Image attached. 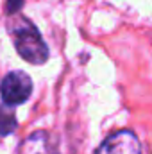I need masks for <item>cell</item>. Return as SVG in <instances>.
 <instances>
[{
  "label": "cell",
  "mask_w": 152,
  "mask_h": 154,
  "mask_svg": "<svg viewBox=\"0 0 152 154\" xmlns=\"http://www.w3.org/2000/svg\"><path fill=\"white\" fill-rule=\"evenodd\" d=\"M7 31L16 47V52L31 65H43L48 59V48L36 25L22 16H13Z\"/></svg>",
  "instance_id": "1"
},
{
  "label": "cell",
  "mask_w": 152,
  "mask_h": 154,
  "mask_svg": "<svg viewBox=\"0 0 152 154\" xmlns=\"http://www.w3.org/2000/svg\"><path fill=\"white\" fill-rule=\"evenodd\" d=\"M32 93V81L25 72L14 70L9 72L0 82V95L2 100L9 106L23 104Z\"/></svg>",
  "instance_id": "2"
},
{
  "label": "cell",
  "mask_w": 152,
  "mask_h": 154,
  "mask_svg": "<svg viewBox=\"0 0 152 154\" xmlns=\"http://www.w3.org/2000/svg\"><path fill=\"white\" fill-rule=\"evenodd\" d=\"M95 154H141V145L132 131L122 129L109 134L99 145Z\"/></svg>",
  "instance_id": "3"
},
{
  "label": "cell",
  "mask_w": 152,
  "mask_h": 154,
  "mask_svg": "<svg viewBox=\"0 0 152 154\" xmlns=\"http://www.w3.org/2000/svg\"><path fill=\"white\" fill-rule=\"evenodd\" d=\"M57 138L47 131H36L29 134L22 143L18 154H57Z\"/></svg>",
  "instance_id": "4"
},
{
  "label": "cell",
  "mask_w": 152,
  "mask_h": 154,
  "mask_svg": "<svg viewBox=\"0 0 152 154\" xmlns=\"http://www.w3.org/2000/svg\"><path fill=\"white\" fill-rule=\"evenodd\" d=\"M14 129H16L14 109H13V106H9V104L4 102V106H0V136L11 134Z\"/></svg>",
  "instance_id": "5"
},
{
  "label": "cell",
  "mask_w": 152,
  "mask_h": 154,
  "mask_svg": "<svg viewBox=\"0 0 152 154\" xmlns=\"http://www.w3.org/2000/svg\"><path fill=\"white\" fill-rule=\"evenodd\" d=\"M23 2H25V0H7V4H5V11H7L9 14H16V13L22 9Z\"/></svg>",
  "instance_id": "6"
}]
</instances>
